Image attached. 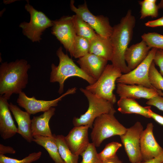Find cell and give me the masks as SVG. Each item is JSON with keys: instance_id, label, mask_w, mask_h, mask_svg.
I'll list each match as a JSON object with an SVG mask.
<instances>
[{"instance_id": "1", "label": "cell", "mask_w": 163, "mask_h": 163, "mask_svg": "<svg viewBox=\"0 0 163 163\" xmlns=\"http://www.w3.org/2000/svg\"><path fill=\"white\" fill-rule=\"evenodd\" d=\"M136 20L131 10H129L120 22L113 27L110 37L113 52L112 64L119 68L122 73H127L131 71L128 68L124 59L125 51L128 47L133 36Z\"/></svg>"}, {"instance_id": "2", "label": "cell", "mask_w": 163, "mask_h": 163, "mask_svg": "<svg viewBox=\"0 0 163 163\" xmlns=\"http://www.w3.org/2000/svg\"><path fill=\"white\" fill-rule=\"evenodd\" d=\"M30 66L24 59L2 63L0 66V96L9 100L13 94L22 92L28 83Z\"/></svg>"}, {"instance_id": "3", "label": "cell", "mask_w": 163, "mask_h": 163, "mask_svg": "<svg viewBox=\"0 0 163 163\" xmlns=\"http://www.w3.org/2000/svg\"><path fill=\"white\" fill-rule=\"evenodd\" d=\"M56 54L59 58V62L57 66L53 63L51 64L50 81L52 83H59L58 92L59 94L63 92L65 81L70 77H79L86 81L89 85L92 84L96 81L85 73L67 54H65L61 46L57 50Z\"/></svg>"}, {"instance_id": "4", "label": "cell", "mask_w": 163, "mask_h": 163, "mask_svg": "<svg viewBox=\"0 0 163 163\" xmlns=\"http://www.w3.org/2000/svg\"><path fill=\"white\" fill-rule=\"evenodd\" d=\"M80 91L87 97L88 107L86 111L79 117H74L72 123L74 126H88L92 129L95 120L101 115L115 113L113 104L109 101L99 97L85 88H80Z\"/></svg>"}, {"instance_id": "5", "label": "cell", "mask_w": 163, "mask_h": 163, "mask_svg": "<svg viewBox=\"0 0 163 163\" xmlns=\"http://www.w3.org/2000/svg\"><path fill=\"white\" fill-rule=\"evenodd\" d=\"M115 113L102 114L94 120L90 136L92 142L99 147L105 139L125 132L127 128L114 116Z\"/></svg>"}, {"instance_id": "6", "label": "cell", "mask_w": 163, "mask_h": 163, "mask_svg": "<svg viewBox=\"0 0 163 163\" xmlns=\"http://www.w3.org/2000/svg\"><path fill=\"white\" fill-rule=\"evenodd\" d=\"M118 68L112 64H107L103 73L94 83L85 89L97 97L105 99L113 104L117 101L113 91L117 79L122 75Z\"/></svg>"}, {"instance_id": "7", "label": "cell", "mask_w": 163, "mask_h": 163, "mask_svg": "<svg viewBox=\"0 0 163 163\" xmlns=\"http://www.w3.org/2000/svg\"><path fill=\"white\" fill-rule=\"evenodd\" d=\"M25 10L30 15L29 22H23L19 26L22 29L23 34L32 42H40L43 33L47 28L53 26L50 20L43 12L35 9L30 4L29 1L25 6Z\"/></svg>"}, {"instance_id": "8", "label": "cell", "mask_w": 163, "mask_h": 163, "mask_svg": "<svg viewBox=\"0 0 163 163\" xmlns=\"http://www.w3.org/2000/svg\"><path fill=\"white\" fill-rule=\"evenodd\" d=\"M74 1L70 2L71 10L87 23L99 35L106 38H110L113 31V27L110 24L108 18L103 15L96 16L88 9L86 2L76 7Z\"/></svg>"}, {"instance_id": "9", "label": "cell", "mask_w": 163, "mask_h": 163, "mask_svg": "<svg viewBox=\"0 0 163 163\" xmlns=\"http://www.w3.org/2000/svg\"><path fill=\"white\" fill-rule=\"evenodd\" d=\"M157 50L156 48H152L143 62L133 70L127 73L122 74L117 79V83L127 85H139L156 89L150 82L149 72L150 66L153 61L154 56Z\"/></svg>"}, {"instance_id": "10", "label": "cell", "mask_w": 163, "mask_h": 163, "mask_svg": "<svg viewBox=\"0 0 163 163\" xmlns=\"http://www.w3.org/2000/svg\"><path fill=\"white\" fill-rule=\"evenodd\" d=\"M143 129L141 123L137 122L133 126L127 128L124 134L120 136L131 163H140L142 161L140 139Z\"/></svg>"}, {"instance_id": "11", "label": "cell", "mask_w": 163, "mask_h": 163, "mask_svg": "<svg viewBox=\"0 0 163 163\" xmlns=\"http://www.w3.org/2000/svg\"><path fill=\"white\" fill-rule=\"evenodd\" d=\"M51 33L63 46L73 57L74 42L77 36L72 16H63L60 19L52 20Z\"/></svg>"}, {"instance_id": "12", "label": "cell", "mask_w": 163, "mask_h": 163, "mask_svg": "<svg viewBox=\"0 0 163 163\" xmlns=\"http://www.w3.org/2000/svg\"><path fill=\"white\" fill-rule=\"evenodd\" d=\"M77 89L76 87L69 89L59 97L51 101L37 100L34 96L29 97L22 91L19 94L17 102L30 115L34 114L39 112H45L52 107L57 106L63 97L68 95L76 93Z\"/></svg>"}, {"instance_id": "13", "label": "cell", "mask_w": 163, "mask_h": 163, "mask_svg": "<svg viewBox=\"0 0 163 163\" xmlns=\"http://www.w3.org/2000/svg\"><path fill=\"white\" fill-rule=\"evenodd\" d=\"M153 127L152 123H148L141 136L140 146L142 161L156 158L163 152V149L158 143L154 136Z\"/></svg>"}, {"instance_id": "14", "label": "cell", "mask_w": 163, "mask_h": 163, "mask_svg": "<svg viewBox=\"0 0 163 163\" xmlns=\"http://www.w3.org/2000/svg\"><path fill=\"white\" fill-rule=\"evenodd\" d=\"M88 126H74L65 136L66 143L72 152L79 156L86 149L90 142Z\"/></svg>"}, {"instance_id": "15", "label": "cell", "mask_w": 163, "mask_h": 163, "mask_svg": "<svg viewBox=\"0 0 163 163\" xmlns=\"http://www.w3.org/2000/svg\"><path fill=\"white\" fill-rule=\"evenodd\" d=\"M116 92L120 97L134 99L145 98L150 99L158 96H163L161 91L136 85L117 83Z\"/></svg>"}, {"instance_id": "16", "label": "cell", "mask_w": 163, "mask_h": 163, "mask_svg": "<svg viewBox=\"0 0 163 163\" xmlns=\"http://www.w3.org/2000/svg\"><path fill=\"white\" fill-rule=\"evenodd\" d=\"M108 61L102 57L89 53L79 58L77 62L85 73L97 80L104 71Z\"/></svg>"}, {"instance_id": "17", "label": "cell", "mask_w": 163, "mask_h": 163, "mask_svg": "<svg viewBox=\"0 0 163 163\" xmlns=\"http://www.w3.org/2000/svg\"><path fill=\"white\" fill-rule=\"evenodd\" d=\"M8 100L0 96V135L4 140L14 136L18 132L11 115Z\"/></svg>"}, {"instance_id": "18", "label": "cell", "mask_w": 163, "mask_h": 163, "mask_svg": "<svg viewBox=\"0 0 163 163\" xmlns=\"http://www.w3.org/2000/svg\"><path fill=\"white\" fill-rule=\"evenodd\" d=\"M9 107L18 124L17 133L28 142H31L34 138L32 132L30 114L26 111H23L11 102L9 104Z\"/></svg>"}, {"instance_id": "19", "label": "cell", "mask_w": 163, "mask_h": 163, "mask_svg": "<svg viewBox=\"0 0 163 163\" xmlns=\"http://www.w3.org/2000/svg\"><path fill=\"white\" fill-rule=\"evenodd\" d=\"M152 48L144 40L128 47L126 50L124 59L129 69L132 70L146 58Z\"/></svg>"}, {"instance_id": "20", "label": "cell", "mask_w": 163, "mask_h": 163, "mask_svg": "<svg viewBox=\"0 0 163 163\" xmlns=\"http://www.w3.org/2000/svg\"><path fill=\"white\" fill-rule=\"evenodd\" d=\"M55 108H50L48 110L40 115L34 116L32 119V132L33 136L40 135L52 136V134L49 125V122L54 115Z\"/></svg>"}, {"instance_id": "21", "label": "cell", "mask_w": 163, "mask_h": 163, "mask_svg": "<svg viewBox=\"0 0 163 163\" xmlns=\"http://www.w3.org/2000/svg\"><path fill=\"white\" fill-rule=\"evenodd\" d=\"M113 50L110 39L97 34L96 36L90 42L89 53L111 61Z\"/></svg>"}, {"instance_id": "22", "label": "cell", "mask_w": 163, "mask_h": 163, "mask_svg": "<svg viewBox=\"0 0 163 163\" xmlns=\"http://www.w3.org/2000/svg\"><path fill=\"white\" fill-rule=\"evenodd\" d=\"M118 110L123 114L134 113L141 115L147 118H151L149 110L151 106L143 107L135 99L120 97L117 102Z\"/></svg>"}, {"instance_id": "23", "label": "cell", "mask_w": 163, "mask_h": 163, "mask_svg": "<svg viewBox=\"0 0 163 163\" xmlns=\"http://www.w3.org/2000/svg\"><path fill=\"white\" fill-rule=\"evenodd\" d=\"M56 137L55 134L52 136L36 135L33 136V142L43 147L55 163H64L60 156Z\"/></svg>"}, {"instance_id": "24", "label": "cell", "mask_w": 163, "mask_h": 163, "mask_svg": "<svg viewBox=\"0 0 163 163\" xmlns=\"http://www.w3.org/2000/svg\"><path fill=\"white\" fill-rule=\"evenodd\" d=\"M72 19L77 36L86 38L90 42L97 35L93 29L77 14L73 15Z\"/></svg>"}, {"instance_id": "25", "label": "cell", "mask_w": 163, "mask_h": 163, "mask_svg": "<svg viewBox=\"0 0 163 163\" xmlns=\"http://www.w3.org/2000/svg\"><path fill=\"white\" fill-rule=\"evenodd\" d=\"M56 142L60 156L64 163H78L79 156L74 154L68 148L62 135H56Z\"/></svg>"}, {"instance_id": "26", "label": "cell", "mask_w": 163, "mask_h": 163, "mask_svg": "<svg viewBox=\"0 0 163 163\" xmlns=\"http://www.w3.org/2000/svg\"><path fill=\"white\" fill-rule=\"evenodd\" d=\"M156 0H144L139 1L141 6L140 19H143L148 17L156 18L158 15V9L156 4Z\"/></svg>"}, {"instance_id": "27", "label": "cell", "mask_w": 163, "mask_h": 163, "mask_svg": "<svg viewBox=\"0 0 163 163\" xmlns=\"http://www.w3.org/2000/svg\"><path fill=\"white\" fill-rule=\"evenodd\" d=\"M90 42L87 39L76 36L74 45L73 57L79 58L89 53Z\"/></svg>"}, {"instance_id": "28", "label": "cell", "mask_w": 163, "mask_h": 163, "mask_svg": "<svg viewBox=\"0 0 163 163\" xmlns=\"http://www.w3.org/2000/svg\"><path fill=\"white\" fill-rule=\"evenodd\" d=\"M141 38L151 48L163 50V35L155 32H149L143 34Z\"/></svg>"}, {"instance_id": "29", "label": "cell", "mask_w": 163, "mask_h": 163, "mask_svg": "<svg viewBox=\"0 0 163 163\" xmlns=\"http://www.w3.org/2000/svg\"><path fill=\"white\" fill-rule=\"evenodd\" d=\"M80 155L82 157L80 163H103L98 156L96 147L92 142Z\"/></svg>"}, {"instance_id": "30", "label": "cell", "mask_w": 163, "mask_h": 163, "mask_svg": "<svg viewBox=\"0 0 163 163\" xmlns=\"http://www.w3.org/2000/svg\"><path fill=\"white\" fill-rule=\"evenodd\" d=\"M42 154L41 151L32 152L21 160L8 157L0 154V163H32L38 160Z\"/></svg>"}, {"instance_id": "31", "label": "cell", "mask_w": 163, "mask_h": 163, "mask_svg": "<svg viewBox=\"0 0 163 163\" xmlns=\"http://www.w3.org/2000/svg\"><path fill=\"white\" fill-rule=\"evenodd\" d=\"M155 65L153 61L149 70V81L155 89L163 91V77L157 70Z\"/></svg>"}, {"instance_id": "32", "label": "cell", "mask_w": 163, "mask_h": 163, "mask_svg": "<svg viewBox=\"0 0 163 163\" xmlns=\"http://www.w3.org/2000/svg\"><path fill=\"white\" fill-rule=\"evenodd\" d=\"M122 146L120 143L113 142L107 144L104 149L98 153L100 159L103 160L114 157L116 155V152Z\"/></svg>"}, {"instance_id": "33", "label": "cell", "mask_w": 163, "mask_h": 163, "mask_svg": "<svg viewBox=\"0 0 163 163\" xmlns=\"http://www.w3.org/2000/svg\"><path fill=\"white\" fill-rule=\"evenodd\" d=\"M153 61L159 68V73L163 77V50L157 49L154 56Z\"/></svg>"}, {"instance_id": "34", "label": "cell", "mask_w": 163, "mask_h": 163, "mask_svg": "<svg viewBox=\"0 0 163 163\" xmlns=\"http://www.w3.org/2000/svg\"><path fill=\"white\" fill-rule=\"evenodd\" d=\"M146 104L150 106H155L163 111V97L162 96H158L149 99Z\"/></svg>"}, {"instance_id": "35", "label": "cell", "mask_w": 163, "mask_h": 163, "mask_svg": "<svg viewBox=\"0 0 163 163\" xmlns=\"http://www.w3.org/2000/svg\"><path fill=\"white\" fill-rule=\"evenodd\" d=\"M145 25L146 27H152L163 26V15L157 19L148 21L145 24Z\"/></svg>"}, {"instance_id": "36", "label": "cell", "mask_w": 163, "mask_h": 163, "mask_svg": "<svg viewBox=\"0 0 163 163\" xmlns=\"http://www.w3.org/2000/svg\"><path fill=\"white\" fill-rule=\"evenodd\" d=\"M149 113L151 118H152L156 122L163 126V116L153 112L151 109H149Z\"/></svg>"}, {"instance_id": "37", "label": "cell", "mask_w": 163, "mask_h": 163, "mask_svg": "<svg viewBox=\"0 0 163 163\" xmlns=\"http://www.w3.org/2000/svg\"><path fill=\"white\" fill-rule=\"evenodd\" d=\"M15 150L12 147L5 146L2 144H0V154L4 155L6 153L14 154Z\"/></svg>"}, {"instance_id": "38", "label": "cell", "mask_w": 163, "mask_h": 163, "mask_svg": "<svg viewBox=\"0 0 163 163\" xmlns=\"http://www.w3.org/2000/svg\"><path fill=\"white\" fill-rule=\"evenodd\" d=\"M163 161V152L159 156L152 159L145 161H142L140 163H161Z\"/></svg>"}, {"instance_id": "39", "label": "cell", "mask_w": 163, "mask_h": 163, "mask_svg": "<svg viewBox=\"0 0 163 163\" xmlns=\"http://www.w3.org/2000/svg\"><path fill=\"white\" fill-rule=\"evenodd\" d=\"M103 163H122L116 155L114 157L102 161Z\"/></svg>"}, {"instance_id": "40", "label": "cell", "mask_w": 163, "mask_h": 163, "mask_svg": "<svg viewBox=\"0 0 163 163\" xmlns=\"http://www.w3.org/2000/svg\"><path fill=\"white\" fill-rule=\"evenodd\" d=\"M159 9L163 8V0H161L160 2L157 5Z\"/></svg>"}, {"instance_id": "41", "label": "cell", "mask_w": 163, "mask_h": 163, "mask_svg": "<svg viewBox=\"0 0 163 163\" xmlns=\"http://www.w3.org/2000/svg\"><path fill=\"white\" fill-rule=\"evenodd\" d=\"M161 163H163V161L162 162H161Z\"/></svg>"}]
</instances>
